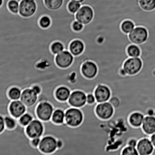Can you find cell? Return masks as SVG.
<instances>
[{
    "label": "cell",
    "instance_id": "obj_1",
    "mask_svg": "<svg viewBox=\"0 0 155 155\" xmlns=\"http://www.w3.org/2000/svg\"><path fill=\"white\" fill-rule=\"evenodd\" d=\"M39 95L35 93L31 88H28L22 91L20 99L27 107V112L31 114L34 118H37L35 110L36 105Z\"/></svg>",
    "mask_w": 155,
    "mask_h": 155
},
{
    "label": "cell",
    "instance_id": "obj_2",
    "mask_svg": "<svg viewBox=\"0 0 155 155\" xmlns=\"http://www.w3.org/2000/svg\"><path fill=\"white\" fill-rule=\"evenodd\" d=\"M83 115L80 108L71 107L65 111V123L71 127H77L83 123Z\"/></svg>",
    "mask_w": 155,
    "mask_h": 155
},
{
    "label": "cell",
    "instance_id": "obj_3",
    "mask_svg": "<svg viewBox=\"0 0 155 155\" xmlns=\"http://www.w3.org/2000/svg\"><path fill=\"white\" fill-rule=\"evenodd\" d=\"M54 110V106L51 103L46 101L41 102L36 108V117L43 122L49 121Z\"/></svg>",
    "mask_w": 155,
    "mask_h": 155
},
{
    "label": "cell",
    "instance_id": "obj_4",
    "mask_svg": "<svg viewBox=\"0 0 155 155\" xmlns=\"http://www.w3.org/2000/svg\"><path fill=\"white\" fill-rule=\"evenodd\" d=\"M39 149L44 155H53L57 149V139L51 136L42 137Z\"/></svg>",
    "mask_w": 155,
    "mask_h": 155
},
{
    "label": "cell",
    "instance_id": "obj_5",
    "mask_svg": "<svg viewBox=\"0 0 155 155\" xmlns=\"http://www.w3.org/2000/svg\"><path fill=\"white\" fill-rule=\"evenodd\" d=\"M25 133L30 139L36 137L42 138L45 132L43 121L39 118H34L25 127Z\"/></svg>",
    "mask_w": 155,
    "mask_h": 155
},
{
    "label": "cell",
    "instance_id": "obj_6",
    "mask_svg": "<svg viewBox=\"0 0 155 155\" xmlns=\"http://www.w3.org/2000/svg\"><path fill=\"white\" fill-rule=\"evenodd\" d=\"M74 57L69 51L64 50L56 55L55 61L56 66L61 69H68L73 64Z\"/></svg>",
    "mask_w": 155,
    "mask_h": 155
},
{
    "label": "cell",
    "instance_id": "obj_7",
    "mask_svg": "<svg viewBox=\"0 0 155 155\" xmlns=\"http://www.w3.org/2000/svg\"><path fill=\"white\" fill-rule=\"evenodd\" d=\"M142 66V60L139 57H130L124 62L123 68L127 75H133L138 73Z\"/></svg>",
    "mask_w": 155,
    "mask_h": 155
},
{
    "label": "cell",
    "instance_id": "obj_8",
    "mask_svg": "<svg viewBox=\"0 0 155 155\" xmlns=\"http://www.w3.org/2000/svg\"><path fill=\"white\" fill-rule=\"evenodd\" d=\"M37 8L35 0H21L19 2V14L23 18H29L35 13Z\"/></svg>",
    "mask_w": 155,
    "mask_h": 155
},
{
    "label": "cell",
    "instance_id": "obj_9",
    "mask_svg": "<svg viewBox=\"0 0 155 155\" xmlns=\"http://www.w3.org/2000/svg\"><path fill=\"white\" fill-rule=\"evenodd\" d=\"M148 36V31L147 29L142 27H135L128 34L130 41L136 45L143 43L147 41Z\"/></svg>",
    "mask_w": 155,
    "mask_h": 155
},
{
    "label": "cell",
    "instance_id": "obj_10",
    "mask_svg": "<svg viewBox=\"0 0 155 155\" xmlns=\"http://www.w3.org/2000/svg\"><path fill=\"white\" fill-rule=\"evenodd\" d=\"M94 15L93 10L92 7L88 5H83L76 13L75 18L76 20L86 25L92 21Z\"/></svg>",
    "mask_w": 155,
    "mask_h": 155
},
{
    "label": "cell",
    "instance_id": "obj_11",
    "mask_svg": "<svg viewBox=\"0 0 155 155\" xmlns=\"http://www.w3.org/2000/svg\"><path fill=\"white\" fill-rule=\"evenodd\" d=\"M97 116L101 119L107 120L113 116L114 108L109 101L98 103L95 108Z\"/></svg>",
    "mask_w": 155,
    "mask_h": 155
},
{
    "label": "cell",
    "instance_id": "obj_12",
    "mask_svg": "<svg viewBox=\"0 0 155 155\" xmlns=\"http://www.w3.org/2000/svg\"><path fill=\"white\" fill-rule=\"evenodd\" d=\"M68 102L71 107L80 108L86 104V94L82 91H73Z\"/></svg>",
    "mask_w": 155,
    "mask_h": 155
},
{
    "label": "cell",
    "instance_id": "obj_13",
    "mask_svg": "<svg viewBox=\"0 0 155 155\" xmlns=\"http://www.w3.org/2000/svg\"><path fill=\"white\" fill-rule=\"evenodd\" d=\"M96 102L93 105L96 108L98 103L108 101L111 97L110 88L105 85H99L97 86L94 92Z\"/></svg>",
    "mask_w": 155,
    "mask_h": 155
},
{
    "label": "cell",
    "instance_id": "obj_14",
    "mask_svg": "<svg viewBox=\"0 0 155 155\" xmlns=\"http://www.w3.org/2000/svg\"><path fill=\"white\" fill-rule=\"evenodd\" d=\"M8 109L10 115L17 119L27 111L26 106L20 100L12 101Z\"/></svg>",
    "mask_w": 155,
    "mask_h": 155
},
{
    "label": "cell",
    "instance_id": "obj_15",
    "mask_svg": "<svg viewBox=\"0 0 155 155\" xmlns=\"http://www.w3.org/2000/svg\"><path fill=\"white\" fill-rule=\"evenodd\" d=\"M136 148L139 155H152L155 147L149 138H144L138 142Z\"/></svg>",
    "mask_w": 155,
    "mask_h": 155
},
{
    "label": "cell",
    "instance_id": "obj_16",
    "mask_svg": "<svg viewBox=\"0 0 155 155\" xmlns=\"http://www.w3.org/2000/svg\"><path fill=\"white\" fill-rule=\"evenodd\" d=\"M81 72L86 78L89 79L93 78L96 76L98 74V66L94 62L88 61L82 65Z\"/></svg>",
    "mask_w": 155,
    "mask_h": 155
},
{
    "label": "cell",
    "instance_id": "obj_17",
    "mask_svg": "<svg viewBox=\"0 0 155 155\" xmlns=\"http://www.w3.org/2000/svg\"><path fill=\"white\" fill-rule=\"evenodd\" d=\"M85 46L83 42L80 39H76L72 40L69 45V51L74 57L81 55L84 51Z\"/></svg>",
    "mask_w": 155,
    "mask_h": 155
},
{
    "label": "cell",
    "instance_id": "obj_18",
    "mask_svg": "<svg viewBox=\"0 0 155 155\" xmlns=\"http://www.w3.org/2000/svg\"><path fill=\"white\" fill-rule=\"evenodd\" d=\"M142 128L146 134L150 136L155 133V117H145L142 124Z\"/></svg>",
    "mask_w": 155,
    "mask_h": 155
},
{
    "label": "cell",
    "instance_id": "obj_19",
    "mask_svg": "<svg viewBox=\"0 0 155 155\" xmlns=\"http://www.w3.org/2000/svg\"><path fill=\"white\" fill-rule=\"evenodd\" d=\"M71 90L65 86L59 87L56 90L55 95L56 99L61 102L68 101L71 95Z\"/></svg>",
    "mask_w": 155,
    "mask_h": 155
},
{
    "label": "cell",
    "instance_id": "obj_20",
    "mask_svg": "<svg viewBox=\"0 0 155 155\" xmlns=\"http://www.w3.org/2000/svg\"><path fill=\"white\" fill-rule=\"evenodd\" d=\"M145 116L139 112H133L129 118V122L133 127H142Z\"/></svg>",
    "mask_w": 155,
    "mask_h": 155
},
{
    "label": "cell",
    "instance_id": "obj_21",
    "mask_svg": "<svg viewBox=\"0 0 155 155\" xmlns=\"http://www.w3.org/2000/svg\"><path fill=\"white\" fill-rule=\"evenodd\" d=\"M51 121L54 124H62L65 123V111L61 109H55L52 116Z\"/></svg>",
    "mask_w": 155,
    "mask_h": 155
},
{
    "label": "cell",
    "instance_id": "obj_22",
    "mask_svg": "<svg viewBox=\"0 0 155 155\" xmlns=\"http://www.w3.org/2000/svg\"><path fill=\"white\" fill-rule=\"evenodd\" d=\"M64 0H44L45 7L51 11L59 10L63 5Z\"/></svg>",
    "mask_w": 155,
    "mask_h": 155
},
{
    "label": "cell",
    "instance_id": "obj_23",
    "mask_svg": "<svg viewBox=\"0 0 155 155\" xmlns=\"http://www.w3.org/2000/svg\"><path fill=\"white\" fill-rule=\"evenodd\" d=\"M6 129L8 130H13L17 127L19 122L18 119L13 117L11 115L4 117Z\"/></svg>",
    "mask_w": 155,
    "mask_h": 155
},
{
    "label": "cell",
    "instance_id": "obj_24",
    "mask_svg": "<svg viewBox=\"0 0 155 155\" xmlns=\"http://www.w3.org/2000/svg\"><path fill=\"white\" fill-rule=\"evenodd\" d=\"M22 91L19 87L14 86L10 88L8 92V95L12 101L20 99Z\"/></svg>",
    "mask_w": 155,
    "mask_h": 155
},
{
    "label": "cell",
    "instance_id": "obj_25",
    "mask_svg": "<svg viewBox=\"0 0 155 155\" xmlns=\"http://www.w3.org/2000/svg\"><path fill=\"white\" fill-rule=\"evenodd\" d=\"M34 119V118L33 115L27 112L18 118V121L21 125L24 127H26Z\"/></svg>",
    "mask_w": 155,
    "mask_h": 155
},
{
    "label": "cell",
    "instance_id": "obj_26",
    "mask_svg": "<svg viewBox=\"0 0 155 155\" xmlns=\"http://www.w3.org/2000/svg\"><path fill=\"white\" fill-rule=\"evenodd\" d=\"M139 3L142 8L147 11L155 9V0H139Z\"/></svg>",
    "mask_w": 155,
    "mask_h": 155
},
{
    "label": "cell",
    "instance_id": "obj_27",
    "mask_svg": "<svg viewBox=\"0 0 155 155\" xmlns=\"http://www.w3.org/2000/svg\"><path fill=\"white\" fill-rule=\"evenodd\" d=\"M127 52L130 57H139L141 54L140 48L137 45L134 44L129 45Z\"/></svg>",
    "mask_w": 155,
    "mask_h": 155
},
{
    "label": "cell",
    "instance_id": "obj_28",
    "mask_svg": "<svg viewBox=\"0 0 155 155\" xmlns=\"http://www.w3.org/2000/svg\"><path fill=\"white\" fill-rule=\"evenodd\" d=\"M135 28V25L133 21L126 20L121 24V29L124 33L129 34Z\"/></svg>",
    "mask_w": 155,
    "mask_h": 155
},
{
    "label": "cell",
    "instance_id": "obj_29",
    "mask_svg": "<svg viewBox=\"0 0 155 155\" xmlns=\"http://www.w3.org/2000/svg\"><path fill=\"white\" fill-rule=\"evenodd\" d=\"M7 5L10 13L14 15L19 13V3L17 0H8Z\"/></svg>",
    "mask_w": 155,
    "mask_h": 155
},
{
    "label": "cell",
    "instance_id": "obj_30",
    "mask_svg": "<svg viewBox=\"0 0 155 155\" xmlns=\"http://www.w3.org/2000/svg\"><path fill=\"white\" fill-rule=\"evenodd\" d=\"M65 50L63 44L60 41L53 42L51 46V51L53 54L57 55Z\"/></svg>",
    "mask_w": 155,
    "mask_h": 155
},
{
    "label": "cell",
    "instance_id": "obj_31",
    "mask_svg": "<svg viewBox=\"0 0 155 155\" xmlns=\"http://www.w3.org/2000/svg\"><path fill=\"white\" fill-rule=\"evenodd\" d=\"M82 7L81 3L70 1L68 4V9L70 13L75 15Z\"/></svg>",
    "mask_w": 155,
    "mask_h": 155
},
{
    "label": "cell",
    "instance_id": "obj_32",
    "mask_svg": "<svg viewBox=\"0 0 155 155\" xmlns=\"http://www.w3.org/2000/svg\"><path fill=\"white\" fill-rule=\"evenodd\" d=\"M52 23L51 18L48 16H43L39 19V24L41 28L47 29L51 26Z\"/></svg>",
    "mask_w": 155,
    "mask_h": 155
},
{
    "label": "cell",
    "instance_id": "obj_33",
    "mask_svg": "<svg viewBox=\"0 0 155 155\" xmlns=\"http://www.w3.org/2000/svg\"><path fill=\"white\" fill-rule=\"evenodd\" d=\"M121 155H139L136 148L127 146L123 149Z\"/></svg>",
    "mask_w": 155,
    "mask_h": 155
},
{
    "label": "cell",
    "instance_id": "obj_34",
    "mask_svg": "<svg viewBox=\"0 0 155 155\" xmlns=\"http://www.w3.org/2000/svg\"><path fill=\"white\" fill-rule=\"evenodd\" d=\"M84 25L81 23L75 20L72 22L71 27H72L73 31L75 32H79L83 29Z\"/></svg>",
    "mask_w": 155,
    "mask_h": 155
},
{
    "label": "cell",
    "instance_id": "obj_35",
    "mask_svg": "<svg viewBox=\"0 0 155 155\" xmlns=\"http://www.w3.org/2000/svg\"><path fill=\"white\" fill-rule=\"evenodd\" d=\"M96 102L95 95L93 94H89L86 95V104H93Z\"/></svg>",
    "mask_w": 155,
    "mask_h": 155
},
{
    "label": "cell",
    "instance_id": "obj_36",
    "mask_svg": "<svg viewBox=\"0 0 155 155\" xmlns=\"http://www.w3.org/2000/svg\"><path fill=\"white\" fill-rule=\"evenodd\" d=\"M41 139H42V138L36 137L30 139V143H31L32 147L34 148H39Z\"/></svg>",
    "mask_w": 155,
    "mask_h": 155
},
{
    "label": "cell",
    "instance_id": "obj_37",
    "mask_svg": "<svg viewBox=\"0 0 155 155\" xmlns=\"http://www.w3.org/2000/svg\"><path fill=\"white\" fill-rule=\"evenodd\" d=\"M4 117L0 115V134L2 133L5 130Z\"/></svg>",
    "mask_w": 155,
    "mask_h": 155
},
{
    "label": "cell",
    "instance_id": "obj_38",
    "mask_svg": "<svg viewBox=\"0 0 155 155\" xmlns=\"http://www.w3.org/2000/svg\"><path fill=\"white\" fill-rule=\"evenodd\" d=\"M31 88L33 90V91H34L35 93H36L37 95L39 96L42 93V88L39 85H33Z\"/></svg>",
    "mask_w": 155,
    "mask_h": 155
},
{
    "label": "cell",
    "instance_id": "obj_39",
    "mask_svg": "<svg viewBox=\"0 0 155 155\" xmlns=\"http://www.w3.org/2000/svg\"><path fill=\"white\" fill-rule=\"evenodd\" d=\"M138 141L136 140L135 139H130V141H129L128 143V145L130 146L135 147L136 148V146H137Z\"/></svg>",
    "mask_w": 155,
    "mask_h": 155
},
{
    "label": "cell",
    "instance_id": "obj_40",
    "mask_svg": "<svg viewBox=\"0 0 155 155\" xmlns=\"http://www.w3.org/2000/svg\"><path fill=\"white\" fill-rule=\"evenodd\" d=\"M150 140H151V142L152 143L155 148V133L151 135L150 137Z\"/></svg>",
    "mask_w": 155,
    "mask_h": 155
},
{
    "label": "cell",
    "instance_id": "obj_41",
    "mask_svg": "<svg viewBox=\"0 0 155 155\" xmlns=\"http://www.w3.org/2000/svg\"><path fill=\"white\" fill-rule=\"evenodd\" d=\"M70 1L82 3L84 2L85 0H70Z\"/></svg>",
    "mask_w": 155,
    "mask_h": 155
},
{
    "label": "cell",
    "instance_id": "obj_42",
    "mask_svg": "<svg viewBox=\"0 0 155 155\" xmlns=\"http://www.w3.org/2000/svg\"><path fill=\"white\" fill-rule=\"evenodd\" d=\"M4 0H0V8L2 6L3 4H4Z\"/></svg>",
    "mask_w": 155,
    "mask_h": 155
}]
</instances>
